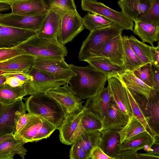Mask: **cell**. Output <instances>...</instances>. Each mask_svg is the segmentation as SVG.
<instances>
[{
    "label": "cell",
    "instance_id": "cell-41",
    "mask_svg": "<svg viewBox=\"0 0 159 159\" xmlns=\"http://www.w3.org/2000/svg\"><path fill=\"white\" fill-rule=\"evenodd\" d=\"M56 129V128L54 125L47 120L42 119L41 126L37 135L34 139V142H37L49 137Z\"/></svg>",
    "mask_w": 159,
    "mask_h": 159
},
{
    "label": "cell",
    "instance_id": "cell-37",
    "mask_svg": "<svg viewBox=\"0 0 159 159\" xmlns=\"http://www.w3.org/2000/svg\"><path fill=\"white\" fill-rule=\"evenodd\" d=\"M81 123L85 130H102V119L84 106Z\"/></svg>",
    "mask_w": 159,
    "mask_h": 159
},
{
    "label": "cell",
    "instance_id": "cell-2",
    "mask_svg": "<svg viewBox=\"0 0 159 159\" xmlns=\"http://www.w3.org/2000/svg\"><path fill=\"white\" fill-rule=\"evenodd\" d=\"M23 99L29 113L47 120L58 129L65 114L57 100L46 93L30 95Z\"/></svg>",
    "mask_w": 159,
    "mask_h": 159
},
{
    "label": "cell",
    "instance_id": "cell-44",
    "mask_svg": "<svg viewBox=\"0 0 159 159\" xmlns=\"http://www.w3.org/2000/svg\"><path fill=\"white\" fill-rule=\"evenodd\" d=\"M31 115L28 113L22 114L17 121L14 137L16 136L23 129L29 121Z\"/></svg>",
    "mask_w": 159,
    "mask_h": 159
},
{
    "label": "cell",
    "instance_id": "cell-4",
    "mask_svg": "<svg viewBox=\"0 0 159 159\" xmlns=\"http://www.w3.org/2000/svg\"><path fill=\"white\" fill-rule=\"evenodd\" d=\"M124 28L116 23L109 26L93 30L83 42L78 59L80 61L93 57L109 40L121 34Z\"/></svg>",
    "mask_w": 159,
    "mask_h": 159
},
{
    "label": "cell",
    "instance_id": "cell-50",
    "mask_svg": "<svg viewBox=\"0 0 159 159\" xmlns=\"http://www.w3.org/2000/svg\"><path fill=\"white\" fill-rule=\"evenodd\" d=\"M152 66L159 68V43L156 47L155 53L153 57Z\"/></svg>",
    "mask_w": 159,
    "mask_h": 159
},
{
    "label": "cell",
    "instance_id": "cell-47",
    "mask_svg": "<svg viewBox=\"0 0 159 159\" xmlns=\"http://www.w3.org/2000/svg\"><path fill=\"white\" fill-rule=\"evenodd\" d=\"M138 159H159V152L154 150L145 153H137Z\"/></svg>",
    "mask_w": 159,
    "mask_h": 159
},
{
    "label": "cell",
    "instance_id": "cell-22",
    "mask_svg": "<svg viewBox=\"0 0 159 159\" xmlns=\"http://www.w3.org/2000/svg\"><path fill=\"white\" fill-rule=\"evenodd\" d=\"M120 130L111 129L101 131L99 147L108 156L113 159H119L120 152L118 146L120 143Z\"/></svg>",
    "mask_w": 159,
    "mask_h": 159
},
{
    "label": "cell",
    "instance_id": "cell-48",
    "mask_svg": "<svg viewBox=\"0 0 159 159\" xmlns=\"http://www.w3.org/2000/svg\"><path fill=\"white\" fill-rule=\"evenodd\" d=\"M6 81L4 84L11 87H16L23 85L25 83L14 77H5Z\"/></svg>",
    "mask_w": 159,
    "mask_h": 159
},
{
    "label": "cell",
    "instance_id": "cell-23",
    "mask_svg": "<svg viewBox=\"0 0 159 159\" xmlns=\"http://www.w3.org/2000/svg\"><path fill=\"white\" fill-rule=\"evenodd\" d=\"M140 106L149 118L151 128L155 135H159V91L152 90L149 98L142 105Z\"/></svg>",
    "mask_w": 159,
    "mask_h": 159
},
{
    "label": "cell",
    "instance_id": "cell-52",
    "mask_svg": "<svg viewBox=\"0 0 159 159\" xmlns=\"http://www.w3.org/2000/svg\"><path fill=\"white\" fill-rule=\"evenodd\" d=\"M14 138L13 134H7L0 132V143L7 139Z\"/></svg>",
    "mask_w": 159,
    "mask_h": 159
},
{
    "label": "cell",
    "instance_id": "cell-14",
    "mask_svg": "<svg viewBox=\"0 0 159 159\" xmlns=\"http://www.w3.org/2000/svg\"><path fill=\"white\" fill-rule=\"evenodd\" d=\"M21 98L10 105L0 116V132L5 134H14L20 116L26 113L25 104Z\"/></svg>",
    "mask_w": 159,
    "mask_h": 159
},
{
    "label": "cell",
    "instance_id": "cell-5",
    "mask_svg": "<svg viewBox=\"0 0 159 159\" xmlns=\"http://www.w3.org/2000/svg\"><path fill=\"white\" fill-rule=\"evenodd\" d=\"M159 144V136H153L148 131L127 139L118 144L119 159H138L137 152L144 149L147 152L154 144Z\"/></svg>",
    "mask_w": 159,
    "mask_h": 159
},
{
    "label": "cell",
    "instance_id": "cell-40",
    "mask_svg": "<svg viewBox=\"0 0 159 159\" xmlns=\"http://www.w3.org/2000/svg\"><path fill=\"white\" fill-rule=\"evenodd\" d=\"M48 8L56 7L65 11L76 10L74 0H42Z\"/></svg>",
    "mask_w": 159,
    "mask_h": 159
},
{
    "label": "cell",
    "instance_id": "cell-55",
    "mask_svg": "<svg viewBox=\"0 0 159 159\" xmlns=\"http://www.w3.org/2000/svg\"><path fill=\"white\" fill-rule=\"evenodd\" d=\"M6 80V77L2 74H0V87L4 84Z\"/></svg>",
    "mask_w": 159,
    "mask_h": 159
},
{
    "label": "cell",
    "instance_id": "cell-26",
    "mask_svg": "<svg viewBox=\"0 0 159 159\" xmlns=\"http://www.w3.org/2000/svg\"><path fill=\"white\" fill-rule=\"evenodd\" d=\"M90 65L102 72L108 77H116L125 72L126 70L111 62L108 58L102 57H93L86 60Z\"/></svg>",
    "mask_w": 159,
    "mask_h": 159
},
{
    "label": "cell",
    "instance_id": "cell-34",
    "mask_svg": "<svg viewBox=\"0 0 159 159\" xmlns=\"http://www.w3.org/2000/svg\"><path fill=\"white\" fill-rule=\"evenodd\" d=\"M145 131L147 130L143 124L132 114L129 117L127 124L118 131L120 136V143Z\"/></svg>",
    "mask_w": 159,
    "mask_h": 159
},
{
    "label": "cell",
    "instance_id": "cell-16",
    "mask_svg": "<svg viewBox=\"0 0 159 159\" xmlns=\"http://www.w3.org/2000/svg\"><path fill=\"white\" fill-rule=\"evenodd\" d=\"M109 92L118 107L129 117L132 114L125 86L117 76L107 79Z\"/></svg>",
    "mask_w": 159,
    "mask_h": 159
},
{
    "label": "cell",
    "instance_id": "cell-21",
    "mask_svg": "<svg viewBox=\"0 0 159 159\" xmlns=\"http://www.w3.org/2000/svg\"><path fill=\"white\" fill-rule=\"evenodd\" d=\"M112 100L107 87L104 86L95 95L87 98L84 107L102 120Z\"/></svg>",
    "mask_w": 159,
    "mask_h": 159
},
{
    "label": "cell",
    "instance_id": "cell-33",
    "mask_svg": "<svg viewBox=\"0 0 159 159\" xmlns=\"http://www.w3.org/2000/svg\"><path fill=\"white\" fill-rule=\"evenodd\" d=\"M101 131L85 130L77 140L90 159L91 152L94 148L99 146L101 142Z\"/></svg>",
    "mask_w": 159,
    "mask_h": 159
},
{
    "label": "cell",
    "instance_id": "cell-30",
    "mask_svg": "<svg viewBox=\"0 0 159 159\" xmlns=\"http://www.w3.org/2000/svg\"><path fill=\"white\" fill-rule=\"evenodd\" d=\"M26 96H27V91L25 83L16 87L5 84L0 87V102L4 104H12Z\"/></svg>",
    "mask_w": 159,
    "mask_h": 159
},
{
    "label": "cell",
    "instance_id": "cell-36",
    "mask_svg": "<svg viewBox=\"0 0 159 159\" xmlns=\"http://www.w3.org/2000/svg\"><path fill=\"white\" fill-rule=\"evenodd\" d=\"M125 87L132 114L136 117L143 124L147 130L152 136H154L156 135L150 126L149 118L147 116L142 108L136 101L128 89L125 86Z\"/></svg>",
    "mask_w": 159,
    "mask_h": 159
},
{
    "label": "cell",
    "instance_id": "cell-6",
    "mask_svg": "<svg viewBox=\"0 0 159 159\" xmlns=\"http://www.w3.org/2000/svg\"><path fill=\"white\" fill-rule=\"evenodd\" d=\"M32 78L25 84L27 95L46 93L67 82L33 67L27 72Z\"/></svg>",
    "mask_w": 159,
    "mask_h": 159
},
{
    "label": "cell",
    "instance_id": "cell-24",
    "mask_svg": "<svg viewBox=\"0 0 159 159\" xmlns=\"http://www.w3.org/2000/svg\"><path fill=\"white\" fill-rule=\"evenodd\" d=\"M124 85L131 92L148 99L153 89L136 77L132 71L126 70L117 76Z\"/></svg>",
    "mask_w": 159,
    "mask_h": 159
},
{
    "label": "cell",
    "instance_id": "cell-20",
    "mask_svg": "<svg viewBox=\"0 0 159 159\" xmlns=\"http://www.w3.org/2000/svg\"><path fill=\"white\" fill-rule=\"evenodd\" d=\"M35 58L22 54L0 62V74L17 72L27 73L33 67Z\"/></svg>",
    "mask_w": 159,
    "mask_h": 159
},
{
    "label": "cell",
    "instance_id": "cell-46",
    "mask_svg": "<svg viewBox=\"0 0 159 159\" xmlns=\"http://www.w3.org/2000/svg\"><path fill=\"white\" fill-rule=\"evenodd\" d=\"M5 77H14L24 82H27L32 78V76L27 73L17 72L2 74Z\"/></svg>",
    "mask_w": 159,
    "mask_h": 159
},
{
    "label": "cell",
    "instance_id": "cell-53",
    "mask_svg": "<svg viewBox=\"0 0 159 159\" xmlns=\"http://www.w3.org/2000/svg\"><path fill=\"white\" fill-rule=\"evenodd\" d=\"M11 8L10 6L7 4L0 2V11H5Z\"/></svg>",
    "mask_w": 159,
    "mask_h": 159
},
{
    "label": "cell",
    "instance_id": "cell-49",
    "mask_svg": "<svg viewBox=\"0 0 159 159\" xmlns=\"http://www.w3.org/2000/svg\"><path fill=\"white\" fill-rule=\"evenodd\" d=\"M153 73V89L159 91V68L152 65Z\"/></svg>",
    "mask_w": 159,
    "mask_h": 159
},
{
    "label": "cell",
    "instance_id": "cell-15",
    "mask_svg": "<svg viewBox=\"0 0 159 159\" xmlns=\"http://www.w3.org/2000/svg\"><path fill=\"white\" fill-rule=\"evenodd\" d=\"M36 34L34 31L0 25V48H14Z\"/></svg>",
    "mask_w": 159,
    "mask_h": 159
},
{
    "label": "cell",
    "instance_id": "cell-54",
    "mask_svg": "<svg viewBox=\"0 0 159 159\" xmlns=\"http://www.w3.org/2000/svg\"><path fill=\"white\" fill-rule=\"evenodd\" d=\"M10 104H4L0 102V116L9 107Z\"/></svg>",
    "mask_w": 159,
    "mask_h": 159
},
{
    "label": "cell",
    "instance_id": "cell-12",
    "mask_svg": "<svg viewBox=\"0 0 159 159\" xmlns=\"http://www.w3.org/2000/svg\"><path fill=\"white\" fill-rule=\"evenodd\" d=\"M66 11L59 8L49 9L39 28L36 31V36L44 39H57L60 29L62 16Z\"/></svg>",
    "mask_w": 159,
    "mask_h": 159
},
{
    "label": "cell",
    "instance_id": "cell-35",
    "mask_svg": "<svg viewBox=\"0 0 159 159\" xmlns=\"http://www.w3.org/2000/svg\"><path fill=\"white\" fill-rule=\"evenodd\" d=\"M82 20L85 28L90 31L107 27L116 23L100 15L89 12L85 15Z\"/></svg>",
    "mask_w": 159,
    "mask_h": 159
},
{
    "label": "cell",
    "instance_id": "cell-9",
    "mask_svg": "<svg viewBox=\"0 0 159 159\" xmlns=\"http://www.w3.org/2000/svg\"><path fill=\"white\" fill-rule=\"evenodd\" d=\"M68 83L50 90L46 93L54 98L61 106L65 116L82 110L84 102L72 91Z\"/></svg>",
    "mask_w": 159,
    "mask_h": 159
},
{
    "label": "cell",
    "instance_id": "cell-13",
    "mask_svg": "<svg viewBox=\"0 0 159 159\" xmlns=\"http://www.w3.org/2000/svg\"><path fill=\"white\" fill-rule=\"evenodd\" d=\"M45 15V14L36 16H26L12 12L7 14H0V25L36 32L39 28Z\"/></svg>",
    "mask_w": 159,
    "mask_h": 159
},
{
    "label": "cell",
    "instance_id": "cell-32",
    "mask_svg": "<svg viewBox=\"0 0 159 159\" xmlns=\"http://www.w3.org/2000/svg\"><path fill=\"white\" fill-rule=\"evenodd\" d=\"M123 49V60L126 70L133 72L143 65L131 48L129 41V37L122 36Z\"/></svg>",
    "mask_w": 159,
    "mask_h": 159
},
{
    "label": "cell",
    "instance_id": "cell-31",
    "mask_svg": "<svg viewBox=\"0 0 159 159\" xmlns=\"http://www.w3.org/2000/svg\"><path fill=\"white\" fill-rule=\"evenodd\" d=\"M42 123V118L31 115L27 124L15 138L21 140L25 143L34 142V139L37 135Z\"/></svg>",
    "mask_w": 159,
    "mask_h": 159
},
{
    "label": "cell",
    "instance_id": "cell-1",
    "mask_svg": "<svg viewBox=\"0 0 159 159\" xmlns=\"http://www.w3.org/2000/svg\"><path fill=\"white\" fill-rule=\"evenodd\" d=\"M69 66L76 75L68 83L72 91L82 100L95 95L105 85L107 77L90 65L81 67Z\"/></svg>",
    "mask_w": 159,
    "mask_h": 159
},
{
    "label": "cell",
    "instance_id": "cell-28",
    "mask_svg": "<svg viewBox=\"0 0 159 159\" xmlns=\"http://www.w3.org/2000/svg\"><path fill=\"white\" fill-rule=\"evenodd\" d=\"M134 33L138 35L143 43L147 42L152 46L159 40V25L139 20L135 22Z\"/></svg>",
    "mask_w": 159,
    "mask_h": 159
},
{
    "label": "cell",
    "instance_id": "cell-43",
    "mask_svg": "<svg viewBox=\"0 0 159 159\" xmlns=\"http://www.w3.org/2000/svg\"><path fill=\"white\" fill-rule=\"evenodd\" d=\"M22 54L20 50L15 48H0V62Z\"/></svg>",
    "mask_w": 159,
    "mask_h": 159
},
{
    "label": "cell",
    "instance_id": "cell-19",
    "mask_svg": "<svg viewBox=\"0 0 159 159\" xmlns=\"http://www.w3.org/2000/svg\"><path fill=\"white\" fill-rule=\"evenodd\" d=\"M129 116L117 106L112 99L102 119V130L111 129L120 130L127 124Z\"/></svg>",
    "mask_w": 159,
    "mask_h": 159
},
{
    "label": "cell",
    "instance_id": "cell-45",
    "mask_svg": "<svg viewBox=\"0 0 159 159\" xmlns=\"http://www.w3.org/2000/svg\"><path fill=\"white\" fill-rule=\"evenodd\" d=\"M91 159H113L107 155L99 146L96 147L92 150L90 156Z\"/></svg>",
    "mask_w": 159,
    "mask_h": 159
},
{
    "label": "cell",
    "instance_id": "cell-11",
    "mask_svg": "<svg viewBox=\"0 0 159 159\" xmlns=\"http://www.w3.org/2000/svg\"><path fill=\"white\" fill-rule=\"evenodd\" d=\"M33 67L67 83L76 75L65 61V57L61 59L35 58Z\"/></svg>",
    "mask_w": 159,
    "mask_h": 159
},
{
    "label": "cell",
    "instance_id": "cell-10",
    "mask_svg": "<svg viewBox=\"0 0 159 159\" xmlns=\"http://www.w3.org/2000/svg\"><path fill=\"white\" fill-rule=\"evenodd\" d=\"M84 108L80 111L66 116L58 129L61 142L71 145L84 132L81 123Z\"/></svg>",
    "mask_w": 159,
    "mask_h": 159
},
{
    "label": "cell",
    "instance_id": "cell-39",
    "mask_svg": "<svg viewBox=\"0 0 159 159\" xmlns=\"http://www.w3.org/2000/svg\"><path fill=\"white\" fill-rule=\"evenodd\" d=\"M140 21L159 25V0H156Z\"/></svg>",
    "mask_w": 159,
    "mask_h": 159
},
{
    "label": "cell",
    "instance_id": "cell-17",
    "mask_svg": "<svg viewBox=\"0 0 159 159\" xmlns=\"http://www.w3.org/2000/svg\"><path fill=\"white\" fill-rule=\"evenodd\" d=\"M156 0H119L122 11L134 22L139 20Z\"/></svg>",
    "mask_w": 159,
    "mask_h": 159
},
{
    "label": "cell",
    "instance_id": "cell-8",
    "mask_svg": "<svg viewBox=\"0 0 159 159\" xmlns=\"http://www.w3.org/2000/svg\"><path fill=\"white\" fill-rule=\"evenodd\" d=\"M84 28L82 18L76 9L67 11L62 16L57 39L60 43L65 46L71 41Z\"/></svg>",
    "mask_w": 159,
    "mask_h": 159
},
{
    "label": "cell",
    "instance_id": "cell-3",
    "mask_svg": "<svg viewBox=\"0 0 159 159\" xmlns=\"http://www.w3.org/2000/svg\"><path fill=\"white\" fill-rule=\"evenodd\" d=\"M15 48L23 54L37 59H61L68 54L66 48L57 39L50 40L39 38L35 35Z\"/></svg>",
    "mask_w": 159,
    "mask_h": 159
},
{
    "label": "cell",
    "instance_id": "cell-42",
    "mask_svg": "<svg viewBox=\"0 0 159 159\" xmlns=\"http://www.w3.org/2000/svg\"><path fill=\"white\" fill-rule=\"evenodd\" d=\"M69 154L70 159H89L86 153L77 139L72 144Z\"/></svg>",
    "mask_w": 159,
    "mask_h": 159
},
{
    "label": "cell",
    "instance_id": "cell-18",
    "mask_svg": "<svg viewBox=\"0 0 159 159\" xmlns=\"http://www.w3.org/2000/svg\"><path fill=\"white\" fill-rule=\"evenodd\" d=\"M123 53L122 36L121 34H120L107 42L94 57H106L112 63L124 67Z\"/></svg>",
    "mask_w": 159,
    "mask_h": 159
},
{
    "label": "cell",
    "instance_id": "cell-29",
    "mask_svg": "<svg viewBox=\"0 0 159 159\" xmlns=\"http://www.w3.org/2000/svg\"><path fill=\"white\" fill-rule=\"evenodd\" d=\"M129 41L131 48L143 64L151 63L152 65L156 47L139 41L133 35L129 37Z\"/></svg>",
    "mask_w": 159,
    "mask_h": 159
},
{
    "label": "cell",
    "instance_id": "cell-7",
    "mask_svg": "<svg viewBox=\"0 0 159 159\" xmlns=\"http://www.w3.org/2000/svg\"><path fill=\"white\" fill-rule=\"evenodd\" d=\"M81 6L84 11L98 14L112 20L125 30H133L134 21L122 11H115L97 0H82Z\"/></svg>",
    "mask_w": 159,
    "mask_h": 159
},
{
    "label": "cell",
    "instance_id": "cell-38",
    "mask_svg": "<svg viewBox=\"0 0 159 159\" xmlns=\"http://www.w3.org/2000/svg\"><path fill=\"white\" fill-rule=\"evenodd\" d=\"M133 72L136 77L147 85L153 88V73L151 63L143 64Z\"/></svg>",
    "mask_w": 159,
    "mask_h": 159
},
{
    "label": "cell",
    "instance_id": "cell-51",
    "mask_svg": "<svg viewBox=\"0 0 159 159\" xmlns=\"http://www.w3.org/2000/svg\"><path fill=\"white\" fill-rule=\"evenodd\" d=\"M28 0H0V2L9 5L10 6Z\"/></svg>",
    "mask_w": 159,
    "mask_h": 159
},
{
    "label": "cell",
    "instance_id": "cell-25",
    "mask_svg": "<svg viewBox=\"0 0 159 159\" xmlns=\"http://www.w3.org/2000/svg\"><path fill=\"white\" fill-rule=\"evenodd\" d=\"M10 7L12 13L26 16L45 15L48 10L42 0H28Z\"/></svg>",
    "mask_w": 159,
    "mask_h": 159
},
{
    "label": "cell",
    "instance_id": "cell-27",
    "mask_svg": "<svg viewBox=\"0 0 159 159\" xmlns=\"http://www.w3.org/2000/svg\"><path fill=\"white\" fill-rule=\"evenodd\" d=\"M25 143L15 138L6 139L0 143V159H13L18 155L24 159L27 150L24 147Z\"/></svg>",
    "mask_w": 159,
    "mask_h": 159
}]
</instances>
